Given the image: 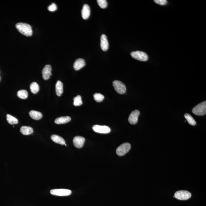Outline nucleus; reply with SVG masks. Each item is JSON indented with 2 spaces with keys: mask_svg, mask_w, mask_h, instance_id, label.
<instances>
[{
  "mask_svg": "<svg viewBox=\"0 0 206 206\" xmlns=\"http://www.w3.org/2000/svg\"><path fill=\"white\" fill-rule=\"evenodd\" d=\"M92 129L95 132L101 134H108L111 131L109 127L106 126L95 125L92 127Z\"/></svg>",
  "mask_w": 206,
  "mask_h": 206,
  "instance_id": "6e6552de",
  "label": "nucleus"
},
{
  "mask_svg": "<svg viewBox=\"0 0 206 206\" xmlns=\"http://www.w3.org/2000/svg\"><path fill=\"white\" fill-rule=\"evenodd\" d=\"M94 99L98 102H101L104 99V96L100 93H96L94 95Z\"/></svg>",
  "mask_w": 206,
  "mask_h": 206,
  "instance_id": "393cba45",
  "label": "nucleus"
},
{
  "mask_svg": "<svg viewBox=\"0 0 206 206\" xmlns=\"http://www.w3.org/2000/svg\"><path fill=\"white\" fill-rule=\"evenodd\" d=\"M73 105L75 106H80L83 104L81 97L80 95H77L73 98Z\"/></svg>",
  "mask_w": 206,
  "mask_h": 206,
  "instance_id": "b1692460",
  "label": "nucleus"
},
{
  "mask_svg": "<svg viewBox=\"0 0 206 206\" xmlns=\"http://www.w3.org/2000/svg\"><path fill=\"white\" fill-rule=\"evenodd\" d=\"M65 145H66V144H65Z\"/></svg>",
  "mask_w": 206,
  "mask_h": 206,
  "instance_id": "c85d7f7f",
  "label": "nucleus"
},
{
  "mask_svg": "<svg viewBox=\"0 0 206 206\" xmlns=\"http://www.w3.org/2000/svg\"><path fill=\"white\" fill-rule=\"evenodd\" d=\"M131 148L130 143H125L119 146L116 150V154L119 156H122L128 153Z\"/></svg>",
  "mask_w": 206,
  "mask_h": 206,
  "instance_id": "7ed1b4c3",
  "label": "nucleus"
},
{
  "mask_svg": "<svg viewBox=\"0 0 206 206\" xmlns=\"http://www.w3.org/2000/svg\"><path fill=\"white\" fill-rule=\"evenodd\" d=\"M48 9L50 11H55L57 9V5L55 3H53L51 5H50L48 7Z\"/></svg>",
  "mask_w": 206,
  "mask_h": 206,
  "instance_id": "cd10ccee",
  "label": "nucleus"
},
{
  "mask_svg": "<svg viewBox=\"0 0 206 206\" xmlns=\"http://www.w3.org/2000/svg\"><path fill=\"white\" fill-rule=\"evenodd\" d=\"M50 193L53 195L59 196H69L72 194V191L66 189H54L51 190Z\"/></svg>",
  "mask_w": 206,
  "mask_h": 206,
  "instance_id": "0eeeda50",
  "label": "nucleus"
},
{
  "mask_svg": "<svg viewBox=\"0 0 206 206\" xmlns=\"http://www.w3.org/2000/svg\"><path fill=\"white\" fill-rule=\"evenodd\" d=\"M140 113L139 110H137L132 112L128 118L129 122L130 124L136 125L137 123Z\"/></svg>",
  "mask_w": 206,
  "mask_h": 206,
  "instance_id": "1a4fd4ad",
  "label": "nucleus"
},
{
  "mask_svg": "<svg viewBox=\"0 0 206 206\" xmlns=\"http://www.w3.org/2000/svg\"><path fill=\"white\" fill-rule=\"evenodd\" d=\"M30 90L33 94H36L39 92V87L38 84L36 82L31 83L30 86Z\"/></svg>",
  "mask_w": 206,
  "mask_h": 206,
  "instance_id": "aec40b11",
  "label": "nucleus"
},
{
  "mask_svg": "<svg viewBox=\"0 0 206 206\" xmlns=\"http://www.w3.org/2000/svg\"><path fill=\"white\" fill-rule=\"evenodd\" d=\"M85 142V139L82 136H77L74 138L73 140V143L76 147L78 148H80L83 146Z\"/></svg>",
  "mask_w": 206,
  "mask_h": 206,
  "instance_id": "9d476101",
  "label": "nucleus"
},
{
  "mask_svg": "<svg viewBox=\"0 0 206 206\" xmlns=\"http://www.w3.org/2000/svg\"><path fill=\"white\" fill-rule=\"evenodd\" d=\"M154 1L156 3L161 5H165L168 3L166 0H154Z\"/></svg>",
  "mask_w": 206,
  "mask_h": 206,
  "instance_id": "bb28decb",
  "label": "nucleus"
},
{
  "mask_svg": "<svg viewBox=\"0 0 206 206\" xmlns=\"http://www.w3.org/2000/svg\"><path fill=\"white\" fill-rule=\"evenodd\" d=\"M81 13L83 19L86 20L88 19L91 14L90 8L88 5L86 4L83 5Z\"/></svg>",
  "mask_w": 206,
  "mask_h": 206,
  "instance_id": "ddd939ff",
  "label": "nucleus"
},
{
  "mask_svg": "<svg viewBox=\"0 0 206 206\" xmlns=\"http://www.w3.org/2000/svg\"><path fill=\"white\" fill-rule=\"evenodd\" d=\"M7 120L9 123L12 125L17 124L19 122V121L16 118L9 114L7 115Z\"/></svg>",
  "mask_w": 206,
  "mask_h": 206,
  "instance_id": "412c9836",
  "label": "nucleus"
},
{
  "mask_svg": "<svg viewBox=\"0 0 206 206\" xmlns=\"http://www.w3.org/2000/svg\"><path fill=\"white\" fill-rule=\"evenodd\" d=\"M52 67L51 65H47L44 66L42 70V77L44 80H48L50 78L51 73Z\"/></svg>",
  "mask_w": 206,
  "mask_h": 206,
  "instance_id": "9b49d317",
  "label": "nucleus"
},
{
  "mask_svg": "<svg viewBox=\"0 0 206 206\" xmlns=\"http://www.w3.org/2000/svg\"><path fill=\"white\" fill-rule=\"evenodd\" d=\"M56 93L58 96H60L63 93V84L61 81H57L55 85Z\"/></svg>",
  "mask_w": 206,
  "mask_h": 206,
  "instance_id": "a211bd4d",
  "label": "nucleus"
},
{
  "mask_svg": "<svg viewBox=\"0 0 206 206\" xmlns=\"http://www.w3.org/2000/svg\"><path fill=\"white\" fill-rule=\"evenodd\" d=\"M85 61L83 59H78L74 63L73 67L76 70H79L85 66Z\"/></svg>",
  "mask_w": 206,
  "mask_h": 206,
  "instance_id": "4468645a",
  "label": "nucleus"
},
{
  "mask_svg": "<svg viewBox=\"0 0 206 206\" xmlns=\"http://www.w3.org/2000/svg\"><path fill=\"white\" fill-rule=\"evenodd\" d=\"M184 117L190 125L192 126H195L196 125V121L188 113H186L184 115Z\"/></svg>",
  "mask_w": 206,
  "mask_h": 206,
  "instance_id": "4be33fe9",
  "label": "nucleus"
},
{
  "mask_svg": "<svg viewBox=\"0 0 206 206\" xmlns=\"http://www.w3.org/2000/svg\"><path fill=\"white\" fill-rule=\"evenodd\" d=\"M174 197L177 199L184 201L189 199L191 197V194L187 190H179L176 192Z\"/></svg>",
  "mask_w": 206,
  "mask_h": 206,
  "instance_id": "423d86ee",
  "label": "nucleus"
},
{
  "mask_svg": "<svg viewBox=\"0 0 206 206\" xmlns=\"http://www.w3.org/2000/svg\"><path fill=\"white\" fill-rule=\"evenodd\" d=\"M131 57L136 60L140 61H146L148 60V55L146 53L142 51H136L132 52Z\"/></svg>",
  "mask_w": 206,
  "mask_h": 206,
  "instance_id": "20e7f679",
  "label": "nucleus"
},
{
  "mask_svg": "<svg viewBox=\"0 0 206 206\" xmlns=\"http://www.w3.org/2000/svg\"><path fill=\"white\" fill-rule=\"evenodd\" d=\"M20 131L24 135H29L32 134L34 131L31 127L23 126L20 128Z\"/></svg>",
  "mask_w": 206,
  "mask_h": 206,
  "instance_id": "6ab92c4d",
  "label": "nucleus"
},
{
  "mask_svg": "<svg viewBox=\"0 0 206 206\" xmlns=\"http://www.w3.org/2000/svg\"><path fill=\"white\" fill-rule=\"evenodd\" d=\"M0 80H1V78H0Z\"/></svg>",
  "mask_w": 206,
  "mask_h": 206,
  "instance_id": "c756f323",
  "label": "nucleus"
},
{
  "mask_svg": "<svg viewBox=\"0 0 206 206\" xmlns=\"http://www.w3.org/2000/svg\"><path fill=\"white\" fill-rule=\"evenodd\" d=\"M18 97L21 99H25L28 98V92L25 90H19L17 92Z\"/></svg>",
  "mask_w": 206,
  "mask_h": 206,
  "instance_id": "5701e85b",
  "label": "nucleus"
},
{
  "mask_svg": "<svg viewBox=\"0 0 206 206\" xmlns=\"http://www.w3.org/2000/svg\"><path fill=\"white\" fill-rule=\"evenodd\" d=\"M194 114L198 116H202L206 114V101L200 103L194 107L192 110Z\"/></svg>",
  "mask_w": 206,
  "mask_h": 206,
  "instance_id": "f03ea898",
  "label": "nucleus"
},
{
  "mask_svg": "<svg viewBox=\"0 0 206 206\" xmlns=\"http://www.w3.org/2000/svg\"><path fill=\"white\" fill-rule=\"evenodd\" d=\"M97 2L101 8L105 9L107 6V2L106 0H98Z\"/></svg>",
  "mask_w": 206,
  "mask_h": 206,
  "instance_id": "a878e982",
  "label": "nucleus"
},
{
  "mask_svg": "<svg viewBox=\"0 0 206 206\" xmlns=\"http://www.w3.org/2000/svg\"><path fill=\"white\" fill-rule=\"evenodd\" d=\"M29 115L32 119L36 120H39L42 117V113L35 110H31L29 112Z\"/></svg>",
  "mask_w": 206,
  "mask_h": 206,
  "instance_id": "dca6fc26",
  "label": "nucleus"
},
{
  "mask_svg": "<svg viewBox=\"0 0 206 206\" xmlns=\"http://www.w3.org/2000/svg\"><path fill=\"white\" fill-rule=\"evenodd\" d=\"M101 46L103 51H107L108 49L109 43L106 35L103 34L101 36Z\"/></svg>",
  "mask_w": 206,
  "mask_h": 206,
  "instance_id": "f8f14e48",
  "label": "nucleus"
},
{
  "mask_svg": "<svg viewBox=\"0 0 206 206\" xmlns=\"http://www.w3.org/2000/svg\"><path fill=\"white\" fill-rule=\"evenodd\" d=\"M16 27L20 32L27 37L32 35L33 30L29 24L24 23H19L16 24Z\"/></svg>",
  "mask_w": 206,
  "mask_h": 206,
  "instance_id": "f257e3e1",
  "label": "nucleus"
},
{
  "mask_svg": "<svg viewBox=\"0 0 206 206\" xmlns=\"http://www.w3.org/2000/svg\"><path fill=\"white\" fill-rule=\"evenodd\" d=\"M113 85L115 90L120 94H125L126 91V86L122 82L118 80L113 81Z\"/></svg>",
  "mask_w": 206,
  "mask_h": 206,
  "instance_id": "39448f33",
  "label": "nucleus"
},
{
  "mask_svg": "<svg viewBox=\"0 0 206 206\" xmlns=\"http://www.w3.org/2000/svg\"><path fill=\"white\" fill-rule=\"evenodd\" d=\"M52 140L56 143L61 145H64L66 144V141L62 137L57 135H52L51 136Z\"/></svg>",
  "mask_w": 206,
  "mask_h": 206,
  "instance_id": "f3484780",
  "label": "nucleus"
},
{
  "mask_svg": "<svg viewBox=\"0 0 206 206\" xmlns=\"http://www.w3.org/2000/svg\"><path fill=\"white\" fill-rule=\"evenodd\" d=\"M71 120V118L69 116H62V117L57 118L55 119V123L56 124H63L70 122Z\"/></svg>",
  "mask_w": 206,
  "mask_h": 206,
  "instance_id": "2eb2a0df",
  "label": "nucleus"
}]
</instances>
